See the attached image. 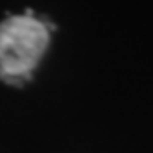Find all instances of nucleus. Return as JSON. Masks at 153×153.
<instances>
[{
  "label": "nucleus",
  "mask_w": 153,
  "mask_h": 153,
  "mask_svg": "<svg viewBox=\"0 0 153 153\" xmlns=\"http://www.w3.org/2000/svg\"><path fill=\"white\" fill-rule=\"evenodd\" d=\"M50 41V30L45 20L24 15H9L0 22V74L31 79Z\"/></svg>",
  "instance_id": "obj_1"
}]
</instances>
